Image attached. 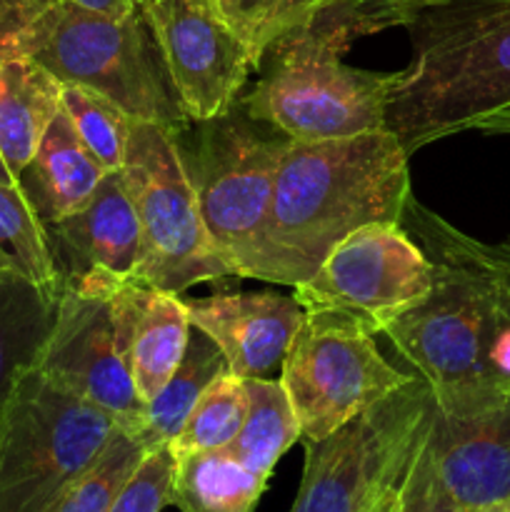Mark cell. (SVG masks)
Listing matches in <instances>:
<instances>
[{"instance_id":"cell-22","label":"cell","mask_w":510,"mask_h":512,"mask_svg":"<svg viewBox=\"0 0 510 512\" xmlns=\"http://www.w3.org/2000/svg\"><path fill=\"white\" fill-rule=\"evenodd\" d=\"M225 373H230L225 355L203 330L193 325L183 360L168 383L160 388V393L145 405V420L135 438L148 450L168 445L180 433L185 418L195 408L205 388Z\"/></svg>"},{"instance_id":"cell-14","label":"cell","mask_w":510,"mask_h":512,"mask_svg":"<svg viewBox=\"0 0 510 512\" xmlns=\"http://www.w3.org/2000/svg\"><path fill=\"white\" fill-rule=\"evenodd\" d=\"M183 305L190 325L218 345L230 373L243 380L268 378L280 368L305 323V310L293 295L215 293L208 298H183Z\"/></svg>"},{"instance_id":"cell-27","label":"cell","mask_w":510,"mask_h":512,"mask_svg":"<svg viewBox=\"0 0 510 512\" xmlns=\"http://www.w3.org/2000/svg\"><path fill=\"white\" fill-rule=\"evenodd\" d=\"M448 3L453 0H330L328 8L313 20L310 30L345 53L363 35L400 25L408 28L423 13Z\"/></svg>"},{"instance_id":"cell-33","label":"cell","mask_w":510,"mask_h":512,"mask_svg":"<svg viewBox=\"0 0 510 512\" xmlns=\"http://www.w3.org/2000/svg\"><path fill=\"white\" fill-rule=\"evenodd\" d=\"M73 3L100 10V13H108V15H125V13H133V10L145 8L148 0H73Z\"/></svg>"},{"instance_id":"cell-1","label":"cell","mask_w":510,"mask_h":512,"mask_svg":"<svg viewBox=\"0 0 510 512\" xmlns=\"http://www.w3.org/2000/svg\"><path fill=\"white\" fill-rule=\"evenodd\" d=\"M400 225L428 255L433 285L380 335L428 383L438 413L463 418L500 405L510 385L490 368V350L510 328L508 250L470 238L415 195Z\"/></svg>"},{"instance_id":"cell-25","label":"cell","mask_w":510,"mask_h":512,"mask_svg":"<svg viewBox=\"0 0 510 512\" xmlns=\"http://www.w3.org/2000/svg\"><path fill=\"white\" fill-rule=\"evenodd\" d=\"M330 0H210L248 50L255 70L278 43L310 28Z\"/></svg>"},{"instance_id":"cell-15","label":"cell","mask_w":510,"mask_h":512,"mask_svg":"<svg viewBox=\"0 0 510 512\" xmlns=\"http://www.w3.org/2000/svg\"><path fill=\"white\" fill-rule=\"evenodd\" d=\"M63 278L103 273L138 283L143 233L120 170L105 173L88 203L68 218L45 225Z\"/></svg>"},{"instance_id":"cell-11","label":"cell","mask_w":510,"mask_h":512,"mask_svg":"<svg viewBox=\"0 0 510 512\" xmlns=\"http://www.w3.org/2000/svg\"><path fill=\"white\" fill-rule=\"evenodd\" d=\"M433 265L400 223H370L340 240L293 298L325 315L380 335L430 293Z\"/></svg>"},{"instance_id":"cell-10","label":"cell","mask_w":510,"mask_h":512,"mask_svg":"<svg viewBox=\"0 0 510 512\" xmlns=\"http://www.w3.org/2000/svg\"><path fill=\"white\" fill-rule=\"evenodd\" d=\"M120 173L143 233L140 285L183 295L235 278L210 243L173 130L133 120Z\"/></svg>"},{"instance_id":"cell-3","label":"cell","mask_w":510,"mask_h":512,"mask_svg":"<svg viewBox=\"0 0 510 512\" xmlns=\"http://www.w3.org/2000/svg\"><path fill=\"white\" fill-rule=\"evenodd\" d=\"M385 128L403 150L480 130L510 110V0H453L408 25Z\"/></svg>"},{"instance_id":"cell-30","label":"cell","mask_w":510,"mask_h":512,"mask_svg":"<svg viewBox=\"0 0 510 512\" xmlns=\"http://www.w3.org/2000/svg\"><path fill=\"white\" fill-rule=\"evenodd\" d=\"M175 458L168 445L145 453L135 473L125 480L110 512H160L170 505Z\"/></svg>"},{"instance_id":"cell-35","label":"cell","mask_w":510,"mask_h":512,"mask_svg":"<svg viewBox=\"0 0 510 512\" xmlns=\"http://www.w3.org/2000/svg\"><path fill=\"white\" fill-rule=\"evenodd\" d=\"M475 512H510V495H508V498L498 500V503H490V505H485V508H480Z\"/></svg>"},{"instance_id":"cell-4","label":"cell","mask_w":510,"mask_h":512,"mask_svg":"<svg viewBox=\"0 0 510 512\" xmlns=\"http://www.w3.org/2000/svg\"><path fill=\"white\" fill-rule=\"evenodd\" d=\"M33 63L63 85L113 100L133 120L180 133L190 125L145 8L108 15L73 0H55L28 40Z\"/></svg>"},{"instance_id":"cell-31","label":"cell","mask_w":510,"mask_h":512,"mask_svg":"<svg viewBox=\"0 0 510 512\" xmlns=\"http://www.w3.org/2000/svg\"><path fill=\"white\" fill-rule=\"evenodd\" d=\"M433 423V420H430ZM430 428L410 463L408 475L403 485V510L400 512H465L453 500V495L440 483L438 470L433 463V450H430Z\"/></svg>"},{"instance_id":"cell-19","label":"cell","mask_w":510,"mask_h":512,"mask_svg":"<svg viewBox=\"0 0 510 512\" xmlns=\"http://www.w3.org/2000/svg\"><path fill=\"white\" fill-rule=\"evenodd\" d=\"M58 298L18 275H0V413L20 378L38 368Z\"/></svg>"},{"instance_id":"cell-2","label":"cell","mask_w":510,"mask_h":512,"mask_svg":"<svg viewBox=\"0 0 510 512\" xmlns=\"http://www.w3.org/2000/svg\"><path fill=\"white\" fill-rule=\"evenodd\" d=\"M408 158L388 128L313 143L288 138L268 220L273 283L308 280L363 225L400 223L413 195Z\"/></svg>"},{"instance_id":"cell-16","label":"cell","mask_w":510,"mask_h":512,"mask_svg":"<svg viewBox=\"0 0 510 512\" xmlns=\"http://www.w3.org/2000/svg\"><path fill=\"white\" fill-rule=\"evenodd\" d=\"M430 450L455 503L475 512L510 495V398L475 415H443L433 405Z\"/></svg>"},{"instance_id":"cell-36","label":"cell","mask_w":510,"mask_h":512,"mask_svg":"<svg viewBox=\"0 0 510 512\" xmlns=\"http://www.w3.org/2000/svg\"><path fill=\"white\" fill-rule=\"evenodd\" d=\"M508 120H510V110H508V113L498 115V118H495V120H490V123H488V125H483V128H480V133H490V135H493V130H495V128H498V125L508 123Z\"/></svg>"},{"instance_id":"cell-39","label":"cell","mask_w":510,"mask_h":512,"mask_svg":"<svg viewBox=\"0 0 510 512\" xmlns=\"http://www.w3.org/2000/svg\"><path fill=\"white\" fill-rule=\"evenodd\" d=\"M503 248H505V250H508V255H510V238H508V240H505V243H503Z\"/></svg>"},{"instance_id":"cell-26","label":"cell","mask_w":510,"mask_h":512,"mask_svg":"<svg viewBox=\"0 0 510 512\" xmlns=\"http://www.w3.org/2000/svg\"><path fill=\"white\" fill-rule=\"evenodd\" d=\"M248 413V393L243 378L225 373L215 378L200 395L195 408L185 418L183 428L168 443L173 458L200 453V450L228 448Z\"/></svg>"},{"instance_id":"cell-23","label":"cell","mask_w":510,"mask_h":512,"mask_svg":"<svg viewBox=\"0 0 510 512\" xmlns=\"http://www.w3.org/2000/svg\"><path fill=\"white\" fill-rule=\"evenodd\" d=\"M248 413L230 453L253 473L270 480L278 460L300 440V423L283 383L273 378H245Z\"/></svg>"},{"instance_id":"cell-7","label":"cell","mask_w":510,"mask_h":512,"mask_svg":"<svg viewBox=\"0 0 510 512\" xmlns=\"http://www.w3.org/2000/svg\"><path fill=\"white\" fill-rule=\"evenodd\" d=\"M343 55L310 28L290 35L265 55L270 68L240 108L303 143L385 130L393 73L353 68Z\"/></svg>"},{"instance_id":"cell-21","label":"cell","mask_w":510,"mask_h":512,"mask_svg":"<svg viewBox=\"0 0 510 512\" xmlns=\"http://www.w3.org/2000/svg\"><path fill=\"white\" fill-rule=\"evenodd\" d=\"M190 328L193 325L180 295L145 288L130 348V373L145 405L160 393L183 360Z\"/></svg>"},{"instance_id":"cell-32","label":"cell","mask_w":510,"mask_h":512,"mask_svg":"<svg viewBox=\"0 0 510 512\" xmlns=\"http://www.w3.org/2000/svg\"><path fill=\"white\" fill-rule=\"evenodd\" d=\"M55 0H0V65L28 53V40L40 15Z\"/></svg>"},{"instance_id":"cell-5","label":"cell","mask_w":510,"mask_h":512,"mask_svg":"<svg viewBox=\"0 0 510 512\" xmlns=\"http://www.w3.org/2000/svg\"><path fill=\"white\" fill-rule=\"evenodd\" d=\"M175 133L205 230L235 278L273 283L268 220L275 173L288 138L250 118L240 103L218 118Z\"/></svg>"},{"instance_id":"cell-6","label":"cell","mask_w":510,"mask_h":512,"mask_svg":"<svg viewBox=\"0 0 510 512\" xmlns=\"http://www.w3.org/2000/svg\"><path fill=\"white\" fill-rule=\"evenodd\" d=\"M118 430L103 408L28 370L0 413V512H48Z\"/></svg>"},{"instance_id":"cell-38","label":"cell","mask_w":510,"mask_h":512,"mask_svg":"<svg viewBox=\"0 0 510 512\" xmlns=\"http://www.w3.org/2000/svg\"><path fill=\"white\" fill-rule=\"evenodd\" d=\"M493 135H510V120H508V123L498 125V128L493 130Z\"/></svg>"},{"instance_id":"cell-29","label":"cell","mask_w":510,"mask_h":512,"mask_svg":"<svg viewBox=\"0 0 510 512\" xmlns=\"http://www.w3.org/2000/svg\"><path fill=\"white\" fill-rule=\"evenodd\" d=\"M148 448L120 428L98 460L60 495L48 512H110L125 480L135 473Z\"/></svg>"},{"instance_id":"cell-8","label":"cell","mask_w":510,"mask_h":512,"mask_svg":"<svg viewBox=\"0 0 510 512\" xmlns=\"http://www.w3.org/2000/svg\"><path fill=\"white\" fill-rule=\"evenodd\" d=\"M145 285L103 273L63 278L53 330L38 370L113 415L130 435L145 420V403L130 373L135 320Z\"/></svg>"},{"instance_id":"cell-17","label":"cell","mask_w":510,"mask_h":512,"mask_svg":"<svg viewBox=\"0 0 510 512\" xmlns=\"http://www.w3.org/2000/svg\"><path fill=\"white\" fill-rule=\"evenodd\" d=\"M105 173L108 170L90 155L60 108L30 163L18 175V188L40 223L53 225L83 208Z\"/></svg>"},{"instance_id":"cell-34","label":"cell","mask_w":510,"mask_h":512,"mask_svg":"<svg viewBox=\"0 0 510 512\" xmlns=\"http://www.w3.org/2000/svg\"><path fill=\"white\" fill-rule=\"evenodd\" d=\"M403 485H405V478L400 480L398 485H393V488L383 495V500L375 505L373 512H400L403 510Z\"/></svg>"},{"instance_id":"cell-9","label":"cell","mask_w":510,"mask_h":512,"mask_svg":"<svg viewBox=\"0 0 510 512\" xmlns=\"http://www.w3.org/2000/svg\"><path fill=\"white\" fill-rule=\"evenodd\" d=\"M433 393L415 375L323 440L305 443V470L290 512H373L410 463L433 420Z\"/></svg>"},{"instance_id":"cell-28","label":"cell","mask_w":510,"mask_h":512,"mask_svg":"<svg viewBox=\"0 0 510 512\" xmlns=\"http://www.w3.org/2000/svg\"><path fill=\"white\" fill-rule=\"evenodd\" d=\"M60 105L75 133L108 173L123 168L133 118L113 100L80 85H63Z\"/></svg>"},{"instance_id":"cell-20","label":"cell","mask_w":510,"mask_h":512,"mask_svg":"<svg viewBox=\"0 0 510 512\" xmlns=\"http://www.w3.org/2000/svg\"><path fill=\"white\" fill-rule=\"evenodd\" d=\"M268 478L245 468L228 448L180 455L173 465L170 505L180 512H255Z\"/></svg>"},{"instance_id":"cell-13","label":"cell","mask_w":510,"mask_h":512,"mask_svg":"<svg viewBox=\"0 0 510 512\" xmlns=\"http://www.w3.org/2000/svg\"><path fill=\"white\" fill-rule=\"evenodd\" d=\"M145 13L190 123L233 110L255 65L210 0H148Z\"/></svg>"},{"instance_id":"cell-18","label":"cell","mask_w":510,"mask_h":512,"mask_svg":"<svg viewBox=\"0 0 510 512\" xmlns=\"http://www.w3.org/2000/svg\"><path fill=\"white\" fill-rule=\"evenodd\" d=\"M60 83L30 58L0 65V155L18 180L60 113Z\"/></svg>"},{"instance_id":"cell-24","label":"cell","mask_w":510,"mask_h":512,"mask_svg":"<svg viewBox=\"0 0 510 512\" xmlns=\"http://www.w3.org/2000/svg\"><path fill=\"white\" fill-rule=\"evenodd\" d=\"M18 275L50 295H60L63 275L48 233L18 185L0 183V275Z\"/></svg>"},{"instance_id":"cell-37","label":"cell","mask_w":510,"mask_h":512,"mask_svg":"<svg viewBox=\"0 0 510 512\" xmlns=\"http://www.w3.org/2000/svg\"><path fill=\"white\" fill-rule=\"evenodd\" d=\"M0 183H5V185H18V180L13 178V173H10L8 165H5L3 155H0Z\"/></svg>"},{"instance_id":"cell-12","label":"cell","mask_w":510,"mask_h":512,"mask_svg":"<svg viewBox=\"0 0 510 512\" xmlns=\"http://www.w3.org/2000/svg\"><path fill=\"white\" fill-rule=\"evenodd\" d=\"M380 355L373 335L343 320L305 313L280 365L300 440H323L413 380Z\"/></svg>"}]
</instances>
